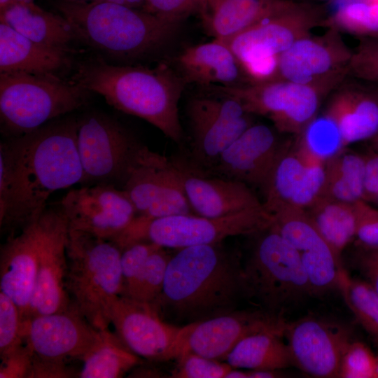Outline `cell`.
Wrapping results in <instances>:
<instances>
[{"mask_svg": "<svg viewBox=\"0 0 378 378\" xmlns=\"http://www.w3.org/2000/svg\"><path fill=\"white\" fill-rule=\"evenodd\" d=\"M78 119L53 120L0 145V227L13 234L37 218L55 191L83 183Z\"/></svg>", "mask_w": 378, "mask_h": 378, "instance_id": "obj_1", "label": "cell"}, {"mask_svg": "<svg viewBox=\"0 0 378 378\" xmlns=\"http://www.w3.org/2000/svg\"><path fill=\"white\" fill-rule=\"evenodd\" d=\"M178 250L152 304L160 317L183 327L236 310L244 299L239 254L222 242Z\"/></svg>", "mask_w": 378, "mask_h": 378, "instance_id": "obj_2", "label": "cell"}, {"mask_svg": "<svg viewBox=\"0 0 378 378\" xmlns=\"http://www.w3.org/2000/svg\"><path fill=\"white\" fill-rule=\"evenodd\" d=\"M71 80L124 113L141 118L175 142L182 139L178 103L187 84L166 63L153 68L119 66L98 56L78 65Z\"/></svg>", "mask_w": 378, "mask_h": 378, "instance_id": "obj_3", "label": "cell"}, {"mask_svg": "<svg viewBox=\"0 0 378 378\" xmlns=\"http://www.w3.org/2000/svg\"><path fill=\"white\" fill-rule=\"evenodd\" d=\"M56 6L71 24L76 39L121 59H139L154 52L171 38L180 24L109 2L59 0Z\"/></svg>", "mask_w": 378, "mask_h": 378, "instance_id": "obj_4", "label": "cell"}, {"mask_svg": "<svg viewBox=\"0 0 378 378\" xmlns=\"http://www.w3.org/2000/svg\"><path fill=\"white\" fill-rule=\"evenodd\" d=\"M121 252L111 240L69 228L66 290L71 304L99 330L108 328L122 294Z\"/></svg>", "mask_w": 378, "mask_h": 378, "instance_id": "obj_5", "label": "cell"}, {"mask_svg": "<svg viewBox=\"0 0 378 378\" xmlns=\"http://www.w3.org/2000/svg\"><path fill=\"white\" fill-rule=\"evenodd\" d=\"M241 259L244 300L269 314L286 312L314 297L295 248L272 226L260 233Z\"/></svg>", "mask_w": 378, "mask_h": 378, "instance_id": "obj_6", "label": "cell"}, {"mask_svg": "<svg viewBox=\"0 0 378 378\" xmlns=\"http://www.w3.org/2000/svg\"><path fill=\"white\" fill-rule=\"evenodd\" d=\"M90 92L55 74H0L1 132L8 138L36 130L84 106Z\"/></svg>", "mask_w": 378, "mask_h": 378, "instance_id": "obj_7", "label": "cell"}, {"mask_svg": "<svg viewBox=\"0 0 378 378\" xmlns=\"http://www.w3.org/2000/svg\"><path fill=\"white\" fill-rule=\"evenodd\" d=\"M274 216L263 206L219 218L177 214L148 219L136 216L112 241L122 251L137 241H150L164 248L222 242L237 235H255L270 228Z\"/></svg>", "mask_w": 378, "mask_h": 378, "instance_id": "obj_8", "label": "cell"}, {"mask_svg": "<svg viewBox=\"0 0 378 378\" xmlns=\"http://www.w3.org/2000/svg\"><path fill=\"white\" fill-rule=\"evenodd\" d=\"M348 75L314 83L284 79L240 86H217L214 90L237 99L245 111L270 118L281 133L300 134L318 115L321 104Z\"/></svg>", "mask_w": 378, "mask_h": 378, "instance_id": "obj_9", "label": "cell"}, {"mask_svg": "<svg viewBox=\"0 0 378 378\" xmlns=\"http://www.w3.org/2000/svg\"><path fill=\"white\" fill-rule=\"evenodd\" d=\"M77 145L83 183L120 185L121 188L144 146L118 120L97 111L78 119Z\"/></svg>", "mask_w": 378, "mask_h": 378, "instance_id": "obj_10", "label": "cell"}, {"mask_svg": "<svg viewBox=\"0 0 378 378\" xmlns=\"http://www.w3.org/2000/svg\"><path fill=\"white\" fill-rule=\"evenodd\" d=\"M122 189L134 204L137 216L153 219L192 214L175 160L146 146L130 167Z\"/></svg>", "mask_w": 378, "mask_h": 378, "instance_id": "obj_11", "label": "cell"}, {"mask_svg": "<svg viewBox=\"0 0 378 378\" xmlns=\"http://www.w3.org/2000/svg\"><path fill=\"white\" fill-rule=\"evenodd\" d=\"M40 217L37 275L26 318L64 311L71 306L65 287L67 219L59 204L48 205Z\"/></svg>", "mask_w": 378, "mask_h": 378, "instance_id": "obj_12", "label": "cell"}, {"mask_svg": "<svg viewBox=\"0 0 378 378\" xmlns=\"http://www.w3.org/2000/svg\"><path fill=\"white\" fill-rule=\"evenodd\" d=\"M329 17L325 5L295 1L284 10L265 18L225 41L237 60L244 62L280 55L311 31L326 25Z\"/></svg>", "mask_w": 378, "mask_h": 378, "instance_id": "obj_13", "label": "cell"}, {"mask_svg": "<svg viewBox=\"0 0 378 378\" xmlns=\"http://www.w3.org/2000/svg\"><path fill=\"white\" fill-rule=\"evenodd\" d=\"M283 335L292 365L318 378L339 377L343 354L353 340L345 326L313 316L286 321Z\"/></svg>", "mask_w": 378, "mask_h": 378, "instance_id": "obj_14", "label": "cell"}, {"mask_svg": "<svg viewBox=\"0 0 378 378\" xmlns=\"http://www.w3.org/2000/svg\"><path fill=\"white\" fill-rule=\"evenodd\" d=\"M325 180L326 162L297 141L286 142L262 189L263 205L272 214L288 207L307 210L321 197Z\"/></svg>", "mask_w": 378, "mask_h": 378, "instance_id": "obj_15", "label": "cell"}, {"mask_svg": "<svg viewBox=\"0 0 378 378\" xmlns=\"http://www.w3.org/2000/svg\"><path fill=\"white\" fill-rule=\"evenodd\" d=\"M59 204L70 230L111 241L137 216L126 192L112 185L92 184L71 190Z\"/></svg>", "mask_w": 378, "mask_h": 378, "instance_id": "obj_16", "label": "cell"}, {"mask_svg": "<svg viewBox=\"0 0 378 378\" xmlns=\"http://www.w3.org/2000/svg\"><path fill=\"white\" fill-rule=\"evenodd\" d=\"M110 322L138 356L153 361L177 358L183 327L164 321L152 304L121 295L112 305Z\"/></svg>", "mask_w": 378, "mask_h": 378, "instance_id": "obj_17", "label": "cell"}, {"mask_svg": "<svg viewBox=\"0 0 378 378\" xmlns=\"http://www.w3.org/2000/svg\"><path fill=\"white\" fill-rule=\"evenodd\" d=\"M286 321L260 309L238 310L183 326L178 357L192 352L225 360L234 347L244 338L263 331L284 333ZM177 357V358H178Z\"/></svg>", "mask_w": 378, "mask_h": 378, "instance_id": "obj_18", "label": "cell"}, {"mask_svg": "<svg viewBox=\"0 0 378 378\" xmlns=\"http://www.w3.org/2000/svg\"><path fill=\"white\" fill-rule=\"evenodd\" d=\"M217 94L218 97H195L188 108L193 155L199 162L211 166L253 124L251 114L245 111L237 99Z\"/></svg>", "mask_w": 378, "mask_h": 378, "instance_id": "obj_19", "label": "cell"}, {"mask_svg": "<svg viewBox=\"0 0 378 378\" xmlns=\"http://www.w3.org/2000/svg\"><path fill=\"white\" fill-rule=\"evenodd\" d=\"M22 335L34 356L66 363L81 360L100 340L101 330L71 305L23 320Z\"/></svg>", "mask_w": 378, "mask_h": 378, "instance_id": "obj_20", "label": "cell"}, {"mask_svg": "<svg viewBox=\"0 0 378 378\" xmlns=\"http://www.w3.org/2000/svg\"><path fill=\"white\" fill-rule=\"evenodd\" d=\"M272 225L297 251L309 279L314 295L338 290L342 259L317 230L305 210L282 209Z\"/></svg>", "mask_w": 378, "mask_h": 378, "instance_id": "obj_21", "label": "cell"}, {"mask_svg": "<svg viewBox=\"0 0 378 378\" xmlns=\"http://www.w3.org/2000/svg\"><path fill=\"white\" fill-rule=\"evenodd\" d=\"M318 36H304L279 57L280 79L299 83H314L348 75L352 57L341 31L334 27Z\"/></svg>", "mask_w": 378, "mask_h": 378, "instance_id": "obj_22", "label": "cell"}, {"mask_svg": "<svg viewBox=\"0 0 378 378\" xmlns=\"http://www.w3.org/2000/svg\"><path fill=\"white\" fill-rule=\"evenodd\" d=\"M284 144H279L270 127L253 124L221 153L211 167L218 176L262 190Z\"/></svg>", "mask_w": 378, "mask_h": 378, "instance_id": "obj_23", "label": "cell"}, {"mask_svg": "<svg viewBox=\"0 0 378 378\" xmlns=\"http://www.w3.org/2000/svg\"><path fill=\"white\" fill-rule=\"evenodd\" d=\"M40 215L8 236L0 251V289L15 302L23 320L28 314L37 275Z\"/></svg>", "mask_w": 378, "mask_h": 378, "instance_id": "obj_24", "label": "cell"}, {"mask_svg": "<svg viewBox=\"0 0 378 378\" xmlns=\"http://www.w3.org/2000/svg\"><path fill=\"white\" fill-rule=\"evenodd\" d=\"M324 114L337 127L344 147L378 133V88L347 76L329 94Z\"/></svg>", "mask_w": 378, "mask_h": 378, "instance_id": "obj_25", "label": "cell"}, {"mask_svg": "<svg viewBox=\"0 0 378 378\" xmlns=\"http://www.w3.org/2000/svg\"><path fill=\"white\" fill-rule=\"evenodd\" d=\"M174 160L188 203L196 215L219 218L264 206L247 184L220 176H206L183 161Z\"/></svg>", "mask_w": 378, "mask_h": 378, "instance_id": "obj_26", "label": "cell"}, {"mask_svg": "<svg viewBox=\"0 0 378 378\" xmlns=\"http://www.w3.org/2000/svg\"><path fill=\"white\" fill-rule=\"evenodd\" d=\"M293 0H200L196 13L206 31L227 41L290 7Z\"/></svg>", "mask_w": 378, "mask_h": 378, "instance_id": "obj_27", "label": "cell"}, {"mask_svg": "<svg viewBox=\"0 0 378 378\" xmlns=\"http://www.w3.org/2000/svg\"><path fill=\"white\" fill-rule=\"evenodd\" d=\"M180 74L186 83L234 87L247 84L236 56L223 41L192 46L177 57Z\"/></svg>", "mask_w": 378, "mask_h": 378, "instance_id": "obj_28", "label": "cell"}, {"mask_svg": "<svg viewBox=\"0 0 378 378\" xmlns=\"http://www.w3.org/2000/svg\"><path fill=\"white\" fill-rule=\"evenodd\" d=\"M71 50L34 42L0 22V74H55L71 65Z\"/></svg>", "mask_w": 378, "mask_h": 378, "instance_id": "obj_29", "label": "cell"}, {"mask_svg": "<svg viewBox=\"0 0 378 378\" xmlns=\"http://www.w3.org/2000/svg\"><path fill=\"white\" fill-rule=\"evenodd\" d=\"M0 20L41 44L71 49L69 43L76 39L71 24L62 15L46 11L34 1L14 3L0 15Z\"/></svg>", "mask_w": 378, "mask_h": 378, "instance_id": "obj_30", "label": "cell"}, {"mask_svg": "<svg viewBox=\"0 0 378 378\" xmlns=\"http://www.w3.org/2000/svg\"><path fill=\"white\" fill-rule=\"evenodd\" d=\"M225 361L232 368L246 370H281L292 365L283 332L263 331L241 340Z\"/></svg>", "mask_w": 378, "mask_h": 378, "instance_id": "obj_31", "label": "cell"}, {"mask_svg": "<svg viewBox=\"0 0 378 378\" xmlns=\"http://www.w3.org/2000/svg\"><path fill=\"white\" fill-rule=\"evenodd\" d=\"M80 378H117L136 366L140 359L108 328L101 330V338L83 357Z\"/></svg>", "mask_w": 378, "mask_h": 378, "instance_id": "obj_32", "label": "cell"}, {"mask_svg": "<svg viewBox=\"0 0 378 378\" xmlns=\"http://www.w3.org/2000/svg\"><path fill=\"white\" fill-rule=\"evenodd\" d=\"M305 211L317 230L341 258L345 248L355 238V202L348 203L321 197Z\"/></svg>", "mask_w": 378, "mask_h": 378, "instance_id": "obj_33", "label": "cell"}, {"mask_svg": "<svg viewBox=\"0 0 378 378\" xmlns=\"http://www.w3.org/2000/svg\"><path fill=\"white\" fill-rule=\"evenodd\" d=\"M365 158L339 153L326 162V180L321 197L354 203L363 200Z\"/></svg>", "mask_w": 378, "mask_h": 378, "instance_id": "obj_34", "label": "cell"}, {"mask_svg": "<svg viewBox=\"0 0 378 378\" xmlns=\"http://www.w3.org/2000/svg\"><path fill=\"white\" fill-rule=\"evenodd\" d=\"M346 304L378 346V293L365 280L351 277L344 268L338 284Z\"/></svg>", "mask_w": 378, "mask_h": 378, "instance_id": "obj_35", "label": "cell"}, {"mask_svg": "<svg viewBox=\"0 0 378 378\" xmlns=\"http://www.w3.org/2000/svg\"><path fill=\"white\" fill-rule=\"evenodd\" d=\"M326 26L363 37L378 36V1H346L329 15Z\"/></svg>", "mask_w": 378, "mask_h": 378, "instance_id": "obj_36", "label": "cell"}, {"mask_svg": "<svg viewBox=\"0 0 378 378\" xmlns=\"http://www.w3.org/2000/svg\"><path fill=\"white\" fill-rule=\"evenodd\" d=\"M297 136L299 145L324 162L344 148L337 127L324 113L315 117Z\"/></svg>", "mask_w": 378, "mask_h": 378, "instance_id": "obj_37", "label": "cell"}, {"mask_svg": "<svg viewBox=\"0 0 378 378\" xmlns=\"http://www.w3.org/2000/svg\"><path fill=\"white\" fill-rule=\"evenodd\" d=\"M172 255L160 247L148 258L132 299L153 304L160 295Z\"/></svg>", "mask_w": 378, "mask_h": 378, "instance_id": "obj_38", "label": "cell"}, {"mask_svg": "<svg viewBox=\"0 0 378 378\" xmlns=\"http://www.w3.org/2000/svg\"><path fill=\"white\" fill-rule=\"evenodd\" d=\"M23 318L19 307L0 291V358H5L24 344Z\"/></svg>", "mask_w": 378, "mask_h": 378, "instance_id": "obj_39", "label": "cell"}, {"mask_svg": "<svg viewBox=\"0 0 378 378\" xmlns=\"http://www.w3.org/2000/svg\"><path fill=\"white\" fill-rule=\"evenodd\" d=\"M162 247L150 241L132 243L122 250L120 263L123 282L122 296L132 298L149 255Z\"/></svg>", "mask_w": 378, "mask_h": 378, "instance_id": "obj_40", "label": "cell"}, {"mask_svg": "<svg viewBox=\"0 0 378 378\" xmlns=\"http://www.w3.org/2000/svg\"><path fill=\"white\" fill-rule=\"evenodd\" d=\"M348 76L378 88V36L360 39L353 50Z\"/></svg>", "mask_w": 378, "mask_h": 378, "instance_id": "obj_41", "label": "cell"}, {"mask_svg": "<svg viewBox=\"0 0 378 378\" xmlns=\"http://www.w3.org/2000/svg\"><path fill=\"white\" fill-rule=\"evenodd\" d=\"M172 372L175 378H225L232 368L227 362L188 352L180 355Z\"/></svg>", "mask_w": 378, "mask_h": 378, "instance_id": "obj_42", "label": "cell"}, {"mask_svg": "<svg viewBox=\"0 0 378 378\" xmlns=\"http://www.w3.org/2000/svg\"><path fill=\"white\" fill-rule=\"evenodd\" d=\"M377 356L363 342L352 340L345 349L340 368L341 378H376Z\"/></svg>", "mask_w": 378, "mask_h": 378, "instance_id": "obj_43", "label": "cell"}, {"mask_svg": "<svg viewBox=\"0 0 378 378\" xmlns=\"http://www.w3.org/2000/svg\"><path fill=\"white\" fill-rule=\"evenodd\" d=\"M356 225L355 238L358 248L378 249V209L367 201L355 202Z\"/></svg>", "mask_w": 378, "mask_h": 378, "instance_id": "obj_44", "label": "cell"}, {"mask_svg": "<svg viewBox=\"0 0 378 378\" xmlns=\"http://www.w3.org/2000/svg\"><path fill=\"white\" fill-rule=\"evenodd\" d=\"M200 0H146L141 10L170 21L181 22L196 12Z\"/></svg>", "mask_w": 378, "mask_h": 378, "instance_id": "obj_45", "label": "cell"}, {"mask_svg": "<svg viewBox=\"0 0 378 378\" xmlns=\"http://www.w3.org/2000/svg\"><path fill=\"white\" fill-rule=\"evenodd\" d=\"M32 362V352L24 344L13 353L1 360L0 378H28Z\"/></svg>", "mask_w": 378, "mask_h": 378, "instance_id": "obj_46", "label": "cell"}, {"mask_svg": "<svg viewBox=\"0 0 378 378\" xmlns=\"http://www.w3.org/2000/svg\"><path fill=\"white\" fill-rule=\"evenodd\" d=\"M354 264L364 280L378 293V249L359 248L354 258Z\"/></svg>", "mask_w": 378, "mask_h": 378, "instance_id": "obj_47", "label": "cell"}, {"mask_svg": "<svg viewBox=\"0 0 378 378\" xmlns=\"http://www.w3.org/2000/svg\"><path fill=\"white\" fill-rule=\"evenodd\" d=\"M71 373L66 362L55 361L32 355L31 366L28 378H66Z\"/></svg>", "mask_w": 378, "mask_h": 378, "instance_id": "obj_48", "label": "cell"}, {"mask_svg": "<svg viewBox=\"0 0 378 378\" xmlns=\"http://www.w3.org/2000/svg\"><path fill=\"white\" fill-rule=\"evenodd\" d=\"M365 158L363 200L368 202L378 200V154Z\"/></svg>", "mask_w": 378, "mask_h": 378, "instance_id": "obj_49", "label": "cell"}, {"mask_svg": "<svg viewBox=\"0 0 378 378\" xmlns=\"http://www.w3.org/2000/svg\"><path fill=\"white\" fill-rule=\"evenodd\" d=\"M280 371L273 370H247V374L248 378H274L284 377Z\"/></svg>", "mask_w": 378, "mask_h": 378, "instance_id": "obj_50", "label": "cell"}, {"mask_svg": "<svg viewBox=\"0 0 378 378\" xmlns=\"http://www.w3.org/2000/svg\"><path fill=\"white\" fill-rule=\"evenodd\" d=\"M146 0H95L94 2H109L129 8L141 9Z\"/></svg>", "mask_w": 378, "mask_h": 378, "instance_id": "obj_51", "label": "cell"}, {"mask_svg": "<svg viewBox=\"0 0 378 378\" xmlns=\"http://www.w3.org/2000/svg\"><path fill=\"white\" fill-rule=\"evenodd\" d=\"M15 2V0H0V15L3 14Z\"/></svg>", "mask_w": 378, "mask_h": 378, "instance_id": "obj_52", "label": "cell"}, {"mask_svg": "<svg viewBox=\"0 0 378 378\" xmlns=\"http://www.w3.org/2000/svg\"><path fill=\"white\" fill-rule=\"evenodd\" d=\"M60 1L71 2V3H88V2L94 1L95 0H60Z\"/></svg>", "mask_w": 378, "mask_h": 378, "instance_id": "obj_53", "label": "cell"}, {"mask_svg": "<svg viewBox=\"0 0 378 378\" xmlns=\"http://www.w3.org/2000/svg\"><path fill=\"white\" fill-rule=\"evenodd\" d=\"M372 140L373 141L374 147L378 150V133L377 134V135Z\"/></svg>", "mask_w": 378, "mask_h": 378, "instance_id": "obj_54", "label": "cell"}, {"mask_svg": "<svg viewBox=\"0 0 378 378\" xmlns=\"http://www.w3.org/2000/svg\"><path fill=\"white\" fill-rule=\"evenodd\" d=\"M16 2H29L34 1V0H15Z\"/></svg>", "mask_w": 378, "mask_h": 378, "instance_id": "obj_55", "label": "cell"}, {"mask_svg": "<svg viewBox=\"0 0 378 378\" xmlns=\"http://www.w3.org/2000/svg\"><path fill=\"white\" fill-rule=\"evenodd\" d=\"M376 378H378V356H377V372H376Z\"/></svg>", "mask_w": 378, "mask_h": 378, "instance_id": "obj_56", "label": "cell"}]
</instances>
